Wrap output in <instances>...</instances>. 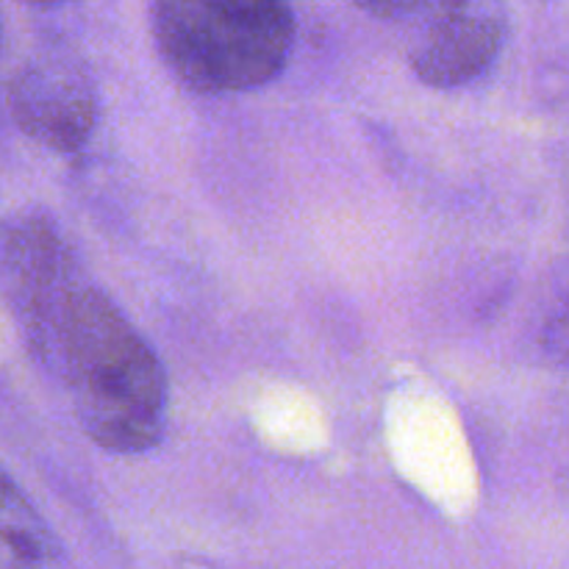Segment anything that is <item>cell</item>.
I'll return each instance as SVG.
<instances>
[{
  "label": "cell",
  "mask_w": 569,
  "mask_h": 569,
  "mask_svg": "<svg viewBox=\"0 0 569 569\" xmlns=\"http://www.w3.org/2000/svg\"><path fill=\"white\" fill-rule=\"evenodd\" d=\"M20 339L28 356L64 387L78 426L94 445L111 453H142L161 442L164 367L89 278Z\"/></svg>",
  "instance_id": "obj_1"
},
{
  "label": "cell",
  "mask_w": 569,
  "mask_h": 569,
  "mask_svg": "<svg viewBox=\"0 0 569 569\" xmlns=\"http://www.w3.org/2000/svg\"><path fill=\"white\" fill-rule=\"evenodd\" d=\"M148 17L159 56L194 92L261 87L292 53L295 11L278 0H156Z\"/></svg>",
  "instance_id": "obj_2"
},
{
  "label": "cell",
  "mask_w": 569,
  "mask_h": 569,
  "mask_svg": "<svg viewBox=\"0 0 569 569\" xmlns=\"http://www.w3.org/2000/svg\"><path fill=\"white\" fill-rule=\"evenodd\" d=\"M6 109L37 142L72 153L94 128V89L81 61L64 44H33L6 72Z\"/></svg>",
  "instance_id": "obj_3"
},
{
  "label": "cell",
  "mask_w": 569,
  "mask_h": 569,
  "mask_svg": "<svg viewBox=\"0 0 569 569\" xmlns=\"http://www.w3.org/2000/svg\"><path fill=\"white\" fill-rule=\"evenodd\" d=\"M87 281L81 261L42 211H17L3 226V300L20 337L67 292Z\"/></svg>",
  "instance_id": "obj_4"
},
{
  "label": "cell",
  "mask_w": 569,
  "mask_h": 569,
  "mask_svg": "<svg viewBox=\"0 0 569 569\" xmlns=\"http://www.w3.org/2000/svg\"><path fill=\"white\" fill-rule=\"evenodd\" d=\"M503 42V17L489 6L428 3L426 28L409 48V64L431 87H461L481 76Z\"/></svg>",
  "instance_id": "obj_5"
},
{
  "label": "cell",
  "mask_w": 569,
  "mask_h": 569,
  "mask_svg": "<svg viewBox=\"0 0 569 569\" xmlns=\"http://www.w3.org/2000/svg\"><path fill=\"white\" fill-rule=\"evenodd\" d=\"M0 531L3 569H64L61 550L50 537L48 526L9 476H3Z\"/></svg>",
  "instance_id": "obj_6"
}]
</instances>
